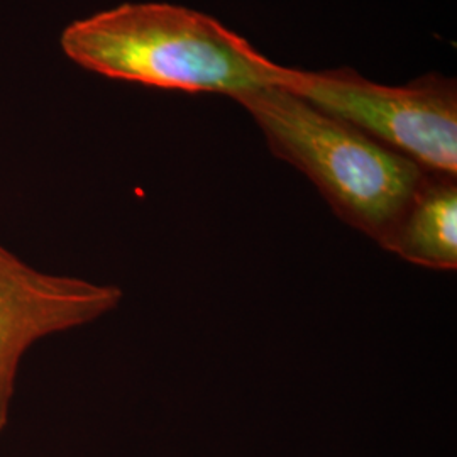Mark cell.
Wrapping results in <instances>:
<instances>
[{
	"instance_id": "obj_3",
	"label": "cell",
	"mask_w": 457,
	"mask_h": 457,
	"mask_svg": "<svg viewBox=\"0 0 457 457\" xmlns=\"http://www.w3.org/2000/svg\"><path fill=\"white\" fill-rule=\"evenodd\" d=\"M285 88L364 132L428 173L457 175L456 82L437 73L402 87L366 80L349 68H287Z\"/></svg>"
},
{
	"instance_id": "obj_5",
	"label": "cell",
	"mask_w": 457,
	"mask_h": 457,
	"mask_svg": "<svg viewBox=\"0 0 457 457\" xmlns=\"http://www.w3.org/2000/svg\"><path fill=\"white\" fill-rule=\"evenodd\" d=\"M383 249L427 270L456 271V177L425 171Z\"/></svg>"
},
{
	"instance_id": "obj_4",
	"label": "cell",
	"mask_w": 457,
	"mask_h": 457,
	"mask_svg": "<svg viewBox=\"0 0 457 457\" xmlns=\"http://www.w3.org/2000/svg\"><path fill=\"white\" fill-rule=\"evenodd\" d=\"M122 296L115 285L39 271L0 245V434L9 424L26 353L45 337L114 312Z\"/></svg>"
},
{
	"instance_id": "obj_1",
	"label": "cell",
	"mask_w": 457,
	"mask_h": 457,
	"mask_svg": "<svg viewBox=\"0 0 457 457\" xmlns=\"http://www.w3.org/2000/svg\"><path fill=\"white\" fill-rule=\"evenodd\" d=\"M60 45L102 77L230 98L281 82L277 65L215 17L163 4H122L68 24Z\"/></svg>"
},
{
	"instance_id": "obj_2",
	"label": "cell",
	"mask_w": 457,
	"mask_h": 457,
	"mask_svg": "<svg viewBox=\"0 0 457 457\" xmlns=\"http://www.w3.org/2000/svg\"><path fill=\"white\" fill-rule=\"evenodd\" d=\"M234 100L254 119L277 158L303 173L343 222L383 247L425 170L283 85Z\"/></svg>"
}]
</instances>
